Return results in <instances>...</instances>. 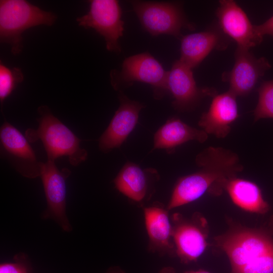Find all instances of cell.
<instances>
[{
	"instance_id": "6da1fadb",
	"label": "cell",
	"mask_w": 273,
	"mask_h": 273,
	"mask_svg": "<svg viewBox=\"0 0 273 273\" xmlns=\"http://www.w3.org/2000/svg\"><path fill=\"white\" fill-rule=\"evenodd\" d=\"M195 160L200 169L178 179L166 206L168 211L194 201L206 192L221 194L227 182L243 169L238 155L222 147L206 148Z\"/></svg>"
},
{
	"instance_id": "7a4b0ae2",
	"label": "cell",
	"mask_w": 273,
	"mask_h": 273,
	"mask_svg": "<svg viewBox=\"0 0 273 273\" xmlns=\"http://www.w3.org/2000/svg\"><path fill=\"white\" fill-rule=\"evenodd\" d=\"M216 242L228 256L231 273H273V239L265 231L237 229Z\"/></svg>"
},
{
	"instance_id": "3957f363",
	"label": "cell",
	"mask_w": 273,
	"mask_h": 273,
	"mask_svg": "<svg viewBox=\"0 0 273 273\" xmlns=\"http://www.w3.org/2000/svg\"><path fill=\"white\" fill-rule=\"evenodd\" d=\"M38 113L40 115L37 119L38 128L26 131L28 141H41L47 160L55 161L59 157L67 156L70 163L74 166L84 161L87 153L80 147L81 140L52 114L47 106H39Z\"/></svg>"
},
{
	"instance_id": "277c9868",
	"label": "cell",
	"mask_w": 273,
	"mask_h": 273,
	"mask_svg": "<svg viewBox=\"0 0 273 273\" xmlns=\"http://www.w3.org/2000/svg\"><path fill=\"white\" fill-rule=\"evenodd\" d=\"M57 17L25 0L0 1V40L9 44L12 53L20 54L23 48L22 33L31 27L52 26Z\"/></svg>"
},
{
	"instance_id": "5b68a950",
	"label": "cell",
	"mask_w": 273,
	"mask_h": 273,
	"mask_svg": "<svg viewBox=\"0 0 273 273\" xmlns=\"http://www.w3.org/2000/svg\"><path fill=\"white\" fill-rule=\"evenodd\" d=\"M131 3L142 26L152 35L167 34L180 39L182 29H195L180 3L133 1Z\"/></svg>"
},
{
	"instance_id": "8992f818",
	"label": "cell",
	"mask_w": 273,
	"mask_h": 273,
	"mask_svg": "<svg viewBox=\"0 0 273 273\" xmlns=\"http://www.w3.org/2000/svg\"><path fill=\"white\" fill-rule=\"evenodd\" d=\"M167 74L159 61L145 52L125 59L120 71H111V82L116 90L135 81L149 84L153 88L155 98L159 99L168 91Z\"/></svg>"
},
{
	"instance_id": "52a82bcc",
	"label": "cell",
	"mask_w": 273,
	"mask_h": 273,
	"mask_svg": "<svg viewBox=\"0 0 273 273\" xmlns=\"http://www.w3.org/2000/svg\"><path fill=\"white\" fill-rule=\"evenodd\" d=\"M89 3L87 13L76 19L78 25L86 29H94L104 38L107 50L119 53V39L123 35L124 22L119 2L92 0Z\"/></svg>"
},
{
	"instance_id": "ba28073f",
	"label": "cell",
	"mask_w": 273,
	"mask_h": 273,
	"mask_svg": "<svg viewBox=\"0 0 273 273\" xmlns=\"http://www.w3.org/2000/svg\"><path fill=\"white\" fill-rule=\"evenodd\" d=\"M171 222L176 256L184 263L196 261L207 245L206 220L198 213L190 218L176 213L172 215Z\"/></svg>"
},
{
	"instance_id": "9c48e42d",
	"label": "cell",
	"mask_w": 273,
	"mask_h": 273,
	"mask_svg": "<svg viewBox=\"0 0 273 273\" xmlns=\"http://www.w3.org/2000/svg\"><path fill=\"white\" fill-rule=\"evenodd\" d=\"M70 171L64 168L60 170L55 161L47 160L42 163L40 176L47 201V209L43 219L53 220L64 232H70L72 227L66 214V180Z\"/></svg>"
},
{
	"instance_id": "30bf717a",
	"label": "cell",
	"mask_w": 273,
	"mask_h": 273,
	"mask_svg": "<svg viewBox=\"0 0 273 273\" xmlns=\"http://www.w3.org/2000/svg\"><path fill=\"white\" fill-rule=\"evenodd\" d=\"M0 142L2 156L18 173L29 178L40 176L42 162L26 137L6 121L0 128Z\"/></svg>"
},
{
	"instance_id": "8fae6325",
	"label": "cell",
	"mask_w": 273,
	"mask_h": 273,
	"mask_svg": "<svg viewBox=\"0 0 273 273\" xmlns=\"http://www.w3.org/2000/svg\"><path fill=\"white\" fill-rule=\"evenodd\" d=\"M216 16L220 29L237 42L238 47L249 50L262 41L263 37L258 33L255 25L235 1H219Z\"/></svg>"
},
{
	"instance_id": "7c38bea8",
	"label": "cell",
	"mask_w": 273,
	"mask_h": 273,
	"mask_svg": "<svg viewBox=\"0 0 273 273\" xmlns=\"http://www.w3.org/2000/svg\"><path fill=\"white\" fill-rule=\"evenodd\" d=\"M232 70L222 75V80L228 82L229 91L236 97L246 96L253 90L258 79L271 68L263 57L256 58L249 50L237 47Z\"/></svg>"
},
{
	"instance_id": "4fadbf2b",
	"label": "cell",
	"mask_w": 273,
	"mask_h": 273,
	"mask_svg": "<svg viewBox=\"0 0 273 273\" xmlns=\"http://www.w3.org/2000/svg\"><path fill=\"white\" fill-rule=\"evenodd\" d=\"M166 84L174 98L172 105L179 111L193 109L204 98L216 94L214 88L198 87L192 69L179 60L175 61L168 71Z\"/></svg>"
},
{
	"instance_id": "5bb4252c",
	"label": "cell",
	"mask_w": 273,
	"mask_h": 273,
	"mask_svg": "<svg viewBox=\"0 0 273 273\" xmlns=\"http://www.w3.org/2000/svg\"><path fill=\"white\" fill-rule=\"evenodd\" d=\"M230 39L222 31L218 24H214L206 30L183 36L180 38L179 60L193 69L211 51L225 50Z\"/></svg>"
},
{
	"instance_id": "9a60e30c",
	"label": "cell",
	"mask_w": 273,
	"mask_h": 273,
	"mask_svg": "<svg viewBox=\"0 0 273 273\" xmlns=\"http://www.w3.org/2000/svg\"><path fill=\"white\" fill-rule=\"evenodd\" d=\"M119 99L120 106L99 139V148L104 153L120 147L136 125L139 113L144 108L141 103L130 100L121 92Z\"/></svg>"
},
{
	"instance_id": "2e32d148",
	"label": "cell",
	"mask_w": 273,
	"mask_h": 273,
	"mask_svg": "<svg viewBox=\"0 0 273 273\" xmlns=\"http://www.w3.org/2000/svg\"><path fill=\"white\" fill-rule=\"evenodd\" d=\"M143 210L149 238L148 251L161 256H176L171 219L166 207L156 202L144 207Z\"/></svg>"
},
{
	"instance_id": "e0dca14e",
	"label": "cell",
	"mask_w": 273,
	"mask_h": 273,
	"mask_svg": "<svg viewBox=\"0 0 273 273\" xmlns=\"http://www.w3.org/2000/svg\"><path fill=\"white\" fill-rule=\"evenodd\" d=\"M158 178V173L155 169H142L136 164L127 162L113 182L119 192L133 202L140 203L151 198Z\"/></svg>"
},
{
	"instance_id": "ac0fdd59",
	"label": "cell",
	"mask_w": 273,
	"mask_h": 273,
	"mask_svg": "<svg viewBox=\"0 0 273 273\" xmlns=\"http://www.w3.org/2000/svg\"><path fill=\"white\" fill-rule=\"evenodd\" d=\"M237 97L230 91L213 97L208 110L202 115L198 125L207 134L226 137L231 124L239 117Z\"/></svg>"
},
{
	"instance_id": "d6986e66",
	"label": "cell",
	"mask_w": 273,
	"mask_h": 273,
	"mask_svg": "<svg viewBox=\"0 0 273 273\" xmlns=\"http://www.w3.org/2000/svg\"><path fill=\"white\" fill-rule=\"evenodd\" d=\"M208 138L203 129L192 127L177 118L168 120L155 133L153 150L163 149L172 152L177 146L190 141L202 143Z\"/></svg>"
},
{
	"instance_id": "ffe728a7",
	"label": "cell",
	"mask_w": 273,
	"mask_h": 273,
	"mask_svg": "<svg viewBox=\"0 0 273 273\" xmlns=\"http://www.w3.org/2000/svg\"><path fill=\"white\" fill-rule=\"evenodd\" d=\"M224 190L233 202L245 210L264 214L269 210L259 187L251 181L235 177L227 182Z\"/></svg>"
},
{
	"instance_id": "44dd1931",
	"label": "cell",
	"mask_w": 273,
	"mask_h": 273,
	"mask_svg": "<svg viewBox=\"0 0 273 273\" xmlns=\"http://www.w3.org/2000/svg\"><path fill=\"white\" fill-rule=\"evenodd\" d=\"M257 92L258 103L253 111L254 121L273 118V79L262 82Z\"/></svg>"
},
{
	"instance_id": "7402d4cb",
	"label": "cell",
	"mask_w": 273,
	"mask_h": 273,
	"mask_svg": "<svg viewBox=\"0 0 273 273\" xmlns=\"http://www.w3.org/2000/svg\"><path fill=\"white\" fill-rule=\"evenodd\" d=\"M24 79L20 68L9 67L1 61L0 62V102L1 106L11 95L18 83Z\"/></svg>"
},
{
	"instance_id": "603a6c76",
	"label": "cell",
	"mask_w": 273,
	"mask_h": 273,
	"mask_svg": "<svg viewBox=\"0 0 273 273\" xmlns=\"http://www.w3.org/2000/svg\"><path fill=\"white\" fill-rule=\"evenodd\" d=\"M0 273H32L27 255L19 253L14 257V261L0 265Z\"/></svg>"
},
{
	"instance_id": "cb8c5ba5",
	"label": "cell",
	"mask_w": 273,
	"mask_h": 273,
	"mask_svg": "<svg viewBox=\"0 0 273 273\" xmlns=\"http://www.w3.org/2000/svg\"><path fill=\"white\" fill-rule=\"evenodd\" d=\"M255 26L257 31L262 37L265 35L273 37V16L263 23Z\"/></svg>"
},
{
	"instance_id": "d4e9b609",
	"label": "cell",
	"mask_w": 273,
	"mask_h": 273,
	"mask_svg": "<svg viewBox=\"0 0 273 273\" xmlns=\"http://www.w3.org/2000/svg\"><path fill=\"white\" fill-rule=\"evenodd\" d=\"M105 273H125L119 266H112L109 267Z\"/></svg>"
},
{
	"instance_id": "484cf974",
	"label": "cell",
	"mask_w": 273,
	"mask_h": 273,
	"mask_svg": "<svg viewBox=\"0 0 273 273\" xmlns=\"http://www.w3.org/2000/svg\"><path fill=\"white\" fill-rule=\"evenodd\" d=\"M159 273H175V271L173 267L167 266L162 268Z\"/></svg>"
},
{
	"instance_id": "4316f807",
	"label": "cell",
	"mask_w": 273,
	"mask_h": 273,
	"mask_svg": "<svg viewBox=\"0 0 273 273\" xmlns=\"http://www.w3.org/2000/svg\"><path fill=\"white\" fill-rule=\"evenodd\" d=\"M185 273H210L207 271L204 270H190L185 272Z\"/></svg>"
}]
</instances>
